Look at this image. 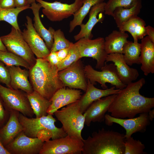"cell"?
<instances>
[{"mask_svg":"<svg viewBox=\"0 0 154 154\" xmlns=\"http://www.w3.org/2000/svg\"><path fill=\"white\" fill-rule=\"evenodd\" d=\"M104 121L106 124L108 126H111L114 123L123 127L126 131L125 134L126 139L137 132L144 133L147 127L150 124L147 113H141L137 117L127 119L116 118L106 114L105 116Z\"/></svg>","mask_w":154,"mask_h":154,"instance_id":"13","label":"cell"},{"mask_svg":"<svg viewBox=\"0 0 154 154\" xmlns=\"http://www.w3.org/2000/svg\"><path fill=\"white\" fill-rule=\"evenodd\" d=\"M0 50L3 51H7L6 47L3 43L0 37Z\"/></svg>","mask_w":154,"mask_h":154,"instance_id":"46","label":"cell"},{"mask_svg":"<svg viewBox=\"0 0 154 154\" xmlns=\"http://www.w3.org/2000/svg\"><path fill=\"white\" fill-rule=\"evenodd\" d=\"M141 52L139 58L141 69L147 76L154 73V43L147 36L141 39Z\"/></svg>","mask_w":154,"mask_h":154,"instance_id":"22","label":"cell"},{"mask_svg":"<svg viewBox=\"0 0 154 154\" xmlns=\"http://www.w3.org/2000/svg\"><path fill=\"white\" fill-rule=\"evenodd\" d=\"M146 25L145 21L137 16L123 23L119 29L122 32H129L133 37V42H137L139 39H141L147 35Z\"/></svg>","mask_w":154,"mask_h":154,"instance_id":"26","label":"cell"},{"mask_svg":"<svg viewBox=\"0 0 154 154\" xmlns=\"http://www.w3.org/2000/svg\"><path fill=\"white\" fill-rule=\"evenodd\" d=\"M0 37L8 51L22 58L31 67L35 64L37 58L24 39L21 30L12 27L9 34Z\"/></svg>","mask_w":154,"mask_h":154,"instance_id":"8","label":"cell"},{"mask_svg":"<svg viewBox=\"0 0 154 154\" xmlns=\"http://www.w3.org/2000/svg\"><path fill=\"white\" fill-rule=\"evenodd\" d=\"M0 60L7 66H19L30 69L31 67L24 59L12 52L0 50Z\"/></svg>","mask_w":154,"mask_h":154,"instance_id":"32","label":"cell"},{"mask_svg":"<svg viewBox=\"0 0 154 154\" xmlns=\"http://www.w3.org/2000/svg\"><path fill=\"white\" fill-rule=\"evenodd\" d=\"M11 78V88L20 90L27 94L34 91L29 80V70L19 66H7Z\"/></svg>","mask_w":154,"mask_h":154,"instance_id":"23","label":"cell"},{"mask_svg":"<svg viewBox=\"0 0 154 154\" xmlns=\"http://www.w3.org/2000/svg\"><path fill=\"white\" fill-rule=\"evenodd\" d=\"M14 0H0V7L3 9H11L15 7Z\"/></svg>","mask_w":154,"mask_h":154,"instance_id":"40","label":"cell"},{"mask_svg":"<svg viewBox=\"0 0 154 154\" xmlns=\"http://www.w3.org/2000/svg\"><path fill=\"white\" fill-rule=\"evenodd\" d=\"M105 2H103L93 6L89 12V19L85 24L80 26L81 29L78 34L74 36L75 41L82 38L92 39L93 35L92 31L95 25L98 22H101L104 18V7Z\"/></svg>","mask_w":154,"mask_h":154,"instance_id":"20","label":"cell"},{"mask_svg":"<svg viewBox=\"0 0 154 154\" xmlns=\"http://www.w3.org/2000/svg\"><path fill=\"white\" fill-rule=\"evenodd\" d=\"M109 62L115 66L119 78L123 84H127L136 80L139 75L136 69L131 68L126 63L122 54L111 53L108 54L105 63Z\"/></svg>","mask_w":154,"mask_h":154,"instance_id":"17","label":"cell"},{"mask_svg":"<svg viewBox=\"0 0 154 154\" xmlns=\"http://www.w3.org/2000/svg\"><path fill=\"white\" fill-rule=\"evenodd\" d=\"M80 59L81 58L78 49L75 43H73L70 47L67 56L60 61L57 66L58 71L66 68Z\"/></svg>","mask_w":154,"mask_h":154,"instance_id":"36","label":"cell"},{"mask_svg":"<svg viewBox=\"0 0 154 154\" xmlns=\"http://www.w3.org/2000/svg\"><path fill=\"white\" fill-rule=\"evenodd\" d=\"M0 83L11 88V78L9 71L5 64L0 60Z\"/></svg>","mask_w":154,"mask_h":154,"instance_id":"37","label":"cell"},{"mask_svg":"<svg viewBox=\"0 0 154 154\" xmlns=\"http://www.w3.org/2000/svg\"><path fill=\"white\" fill-rule=\"evenodd\" d=\"M9 112L8 120L0 128V139L4 146L12 142L24 129L19 119L20 112L13 110Z\"/></svg>","mask_w":154,"mask_h":154,"instance_id":"21","label":"cell"},{"mask_svg":"<svg viewBox=\"0 0 154 154\" xmlns=\"http://www.w3.org/2000/svg\"><path fill=\"white\" fill-rule=\"evenodd\" d=\"M124 154H146L144 150V144L139 140L134 139L131 136L125 139L124 143Z\"/></svg>","mask_w":154,"mask_h":154,"instance_id":"35","label":"cell"},{"mask_svg":"<svg viewBox=\"0 0 154 154\" xmlns=\"http://www.w3.org/2000/svg\"><path fill=\"white\" fill-rule=\"evenodd\" d=\"M139 0H108L104 7V14L112 16L115 9L117 7L130 8L134 6Z\"/></svg>","mask_w":154,"mask_h":154,"instance_id":"33","label":"cell"},{"mask_svg":"<svg viewBox=\"0 0 154 154\" xmlns=\"http://www.w3.org/2000/svg\"><path fill=\"white\" fill-rule=\"evenodd\" d=\"M82 140L67 135L44 141L39 154H82Z\"/></svg>","mask_w":154,"mask_h":154,"instance_id":"7","label":"cell"},{"mask_svg":"<svg viewBox=\"0 0 154 154\" xmlns=\"http://www.w3.org/2000/svg\"><path fill=\"white\" fill-rule=\"evenodd\" d=\"M53 43L50 51L57 52L64 48L69 47L73 43L66 39L64 33L60 29L55 31L52 29Z\"/></svg>","mask_w":154,"mask_h":154,"instance_id":"34","label":"cell"},{"mask_svg":"<svg viewBox=\"0 0 154 154\" xmlns=\"http://www.w3.org/2000/svg\"><path fill=\"white\" fill-rule=\"evenodd\" d=\"M58 76L64 87L86 91L88 79L85 75L84 66L81 59L59 71Z\"/></svg>","mask_w":154,"mask_h":154,"instance_id":"12","label":"cell"},{"mask_svg":"<svg viewBox=\"0 0 154 154\" xmlns=\"http://www.w3.org/2000/svg\"><path fill=\"white\" fill-rule=\"evenodd\" d=\"M16 7H21L28 5L27 0H14Z\"/></svg>","mask_w":154,"mask_h":154,"instance_id":"43","label":"cell"},{"mask_svg":"<svg viewBox=\"0 0 154 154\" xmlns=\"http://www.w3.org/2000/svg\"><path fill=\"white\" fill-rule=\"evenodd\" d=\"M104 0H82L83 5L73 15V19L70 22L69 32L71 33L78 26L82 24L84 18L94 5L104 2Z\"/></svg>","mask_w":154,"mask_h":154,"instance_id":"29","label":"cell"},{"mask_svg":"<svg viewBox=\"0 0 154 154\" xmlns=\"http://www.w3.org/2000/svg\"><path fill=\"white\" fill-rule=\"evenodd\" d=\"M125 135L102 128L83 139L82 154H124Z\"/></svg>","mask_w":154,"mask_h":154,"instance_id":"3","label":"cell"},{"mask_svg":"<svg viewBox=\"0 0 154 154\" xmlns=\"http://www.w3.org/2000/svg\"><path fill=\"white\" fill-rule=\"evenodd\" d=\"M30 106L36 117L47 115V111L51 104V101L45 98L36 92L33 91L27 94Z\"/></svg>","mask_w":154,"mask_h":154,"instance_id":"27","label":"cell"},{"mask_svg":"<svg viewBox=\"0 0 154 154\" xmlns=\"http://www.w3.org/2000/svg\"><path fill=\"white\" fill-rule=\"evenodd\" d=\"M51 65L57 66L60 60L57 56L56 52L50 51L49 54L45 58Z\"/></svg>","mask_w":154,"mask_h":154,"instance_id":"39","label":"cell"},{"mask_svg":"<svg viewBox=\"0 0 154 154\" xmlns=\"http://www.w3.org/2000/svg\"><path fill=\"white\" fill-rule=\"evenodd\" d=\"M26 19V28L22 32L23 37L37 58H45L49 54L50 50L34 29L32 19L28 16Z\"/></svg>","mask_w":154,"mask_h":154,"instance_id":"15","label":"cell"},{"mask_svg":"<svg viewBox=\"0 0 154 154\" xmlns=\"http://www.w3.org/2000/svg\"><path fill=\"white\" fill-rule=\"evenodd\" d=\"M142 7V1L139 0L132 7L126 9L122 7H117L114 10L112 16L115 21L118 29L123 24L131 18L140 13Z\"/></svg>","mask_w":154,"mask_h":154,"instance_id":"28","label":"cell"},{"mask_svg":"<svg viewBox=\"0 0 154 154\" xmlns=\"http://www.w3.org/2000/svg\"><path fill=\"white\" fill-rule=\"evenodd\" d=\"M140 43L127 40L123 46L122 53L127 64L130 66L134 64H140Z\"/></svg>","mask_w":154,"mask_h":154,"instance_id":"30","label":"cell"},{"mask_svg":"<svg viewBox=\"0 0 154 154\" xmlns=\"http://www.w3.org/2000/svg\"><path fill=\"white\" fill-rule=\"evenodd\" d=\"M146 31L147 35L151 41L154 43V28L148 25L146 26Z\"/></svg>","mask_w":154,"mask_h":154,"instance_id":"42","label":"cell"},{"mask_svg":"<svg viewBox=\"0 0 154 154\" xmlns=\"http://www.w3.org/2000/svg\"><path fill=\"white\" fill-rule=\"evenodd\" d=\"M82 94L80 90L76 89L65 87L60 89L51 99V104L47 113L54 115V112L78 100L81 97Z\"/></svg>","mask_w":154,"mask_h":154,"instance_id":"18","label":"cell"},{"mask_svg":"<svg viewBox=\"0 0 154 154\" xmlns=\"http://www.w3.org/2000/svg\"><path fill=\"white\" fill-rule=\"evenodd\" d=\"M52 115L48 114L39 117H29L20 113L19 119L23 128L24 133L30 137H38L40 133L44 130L51 132L52 139L67 135L62 127L58 128L56 126V120Z\"/></svg>","mask_w":154,"mask_h":154,"instance_id":"4","label":"cell"},{"mask_svg":"<svg viewBox=\"0 0 154 154\" xmlns=\"http://www.w3.org/2000/svg\"><path fill=\"white\" fill-rule=\"evenodd\" d=\"M0 154H10L2 144L0 139Z\"/></svg>","mask_w":154,"mask_h":154,"instance_id":"44","label":"cell"},{"mask_svg":"<svg viewBox=\"0 0 154 154\" xmlns=\"http://www.w3.org/2000/svg\"><path fill=\"white\" fill-rule=\"evenodd\" d=\"M145 83V78H141L120 90L109 107L108 112L110 115L117 118H132L137 114L148 113L153 108L154 98L145 97L139 92Z\"/></svg>","mask_w":154,"mask_h":154,"instance_id":"1","label":"cell"},{"mask_svg":"<svg viewBox=\"0 0 154 154\" xmlns=\"http://www.w3.org/2000/svg\"><path fill=\"white\" fill-rule=\"evenodd\" d=\"M36 1V0H27L28 4L29 5L35 2Z\"/></svg>","mask_w":154,"mask_h":154,"instance_id":"47","label":"cell"},{"mask_svg":"<svg viewBox=\"0 0 154 154\" xmlns=\"http://www.w3.org/2000/svg\"><path fill=\"white\" fill-rule=\"evenodd\" d=\"M0 98L9 112L13 110L28 117H32L34 116L27 93L23 91L5 87L0 84Z\"/></svg>","mask_w":154,"mask_h":154,"instance_id":"6","label":"cell"},{"mask_svg":"<svg viewBox=\"0 0 154 154\" xmlns=\"http://www.w3.org/2000/svg\"><path fill=\"white\" fill-rule=\"evenodd\" d=\"M128 35L125 32L114 30L104 39V48L108 54L123 53V46L127 41Z\"/></svg>","mask_w":154,"mask_h":154,"instance_id":"25","label":"cell"},{"mask_svg":"<svg viewBox=\"0 0 154 154\" xmlns=\"http://www.w3.org/2000/svg\"><path fill=\"white\" fill-rule=\"evenodd\" d=\"M116 95H111L102 98L91 104L83 114L85 125L89 126L92 122L103 121L106 113Z\"/></svg>","mask_w":154,"mask_h":154,"instance_id":"16","label":"cell"},{"mask_svg":"<svg viewBox=\"0 0 154 154\" xmlns=\"http://www.w3.org/2000/svg\"><path fill=\"white\" fill-rule=\"evenodd\" d=\"M9 112L5 108L0 98V128L3 127L8 120Z\"/></svg>","mask_w":154,"mask_h":154,"instance_id":"38","label":"cell"},{"mask_svg":"<svg viewBox=\"0 0 154 154\" xmlns=\"http://www.w3.org/2000/svg\"><path fill=\"white\" fill-rule=\"evenodd\" d=\"M104 39L99 37L94 39L82 38L75 43L81 58L84 57L92 58L96 61V68L101 69L105 64L108 55L104 48Z\"/></svg>","mask_w":154,"mask_h":154,"instance_id":"10","label":"cell"},{"mask_svg":"<svg viewBox=\"0 0 154 154\" xmlns=\"http://www.w3.org/2000/svg\"><path fill=\"white\" fill-rule=\"evenodd\" d=\"M41 8V5L38 3H37L35 2L31 4L30 9H31L34 16L33 25L36 32L44 40L47 46L50 50L53 43L52 28L50 27L47 29L42 23L39 16V11Z\"/></svg>","mask_w":154,"mask_h":154,"instance_id":"24","label":"cell"},{"mask_svg":"<svg viewBox=\"0 0 154 154\" xmlns=\"http://www.w3.org/2000/svg\"><path fill=\"white\" fill-rule=\"evenodd\" d=\"M148 114L149 120L150 121H152L154 118V109L151 110Z\"/></svg>","mask_w":154,"mask_h":154,"instance_id":"45","label":"cell"},{"mask_svg":"<svg viewBox=\"0 0 154 154\" xmlns=\"http://www.w3.org/2000/svg\"><path fill=\"white\" fill-rule=\"evenodd\" d=\"M114 86L109 88L101 89L96 87L88 79V85L85 93L78 100V104L81 113L83 114L94 102L109 95L117 94L120 90L115 89Z\"/></svg>","mask_w":154,"mask_h":154,"instance_id":"19","label":"cell"},{"mask_svg":"<svg viewBox=\"0 0 154 154\" xmlns=\"http://www.w3.org/2000/svg\"><path fill=\"white\" fill-rule=\"evenodd\" d=\"M78 100L56 111L54 114L62 124L67 135L83 140L82 132L85 125V117L80 110Z\"/></svg>","mask_w":154,"mask_h":154,"instance_id":"5","label":"cell"},{"mask_svg":"<svg viewBox=\"0 0 154 154\" xmlns=\"http://www.w3.org/2000/svg\"><path fill=\"white\" fill-rule=\"evenodd\" d=\"M29 80L34 91L50 100L55 93L64 87L58 76V68L44 58H37L29 70Z\"/></svg>","mask_w":154,"mask_h":154,"instance_id":"2","label":"cell"},{"mask_svg":"<svg viewBox=\"0 0 154 154\" xmlns=\"http://www.w3.org/2000/svg\"><path fill=\"white\" fill-rule=\"evenodd\" d=\"M70 47L61 49L56 52L60 61L64 60L67 56L69 52Z\"/></svg>","mask_w":154,"mask_h":154,"instance_id":"41","label":"cell"},{"mask_svg":"<svg viewBox=\"0 0 154 154\" xmlns=\"http://www.w3.org/2000/svg\"><path fill=\"white\" fill-rule=\"evenodd\" d=\"M36 1L43 8L42 11L43 14L52 22L60 21L73 15L83 5L82 0H75L70 4L57 1L53 2L43 0Z\"/></svg>","mask_w":154,"mask_h":154,"instance_id":"11","label":"cell"},{"mask_svg":"<svg viewBox=\"0 0 154 154\" xmlns=\"http://www.w3.org/2000/svg\"><path fill=\"white\" fill-rule=\"evenodd\" d=\"M44 141L38 138H32L20 133L5 147L10 154H39Z\"/></svg>","mask_w":154,"mask_h":154,"instance_id":"14","label":"cell"},{"mask_svg":"<svg viewBox=\"0 0 154 154\" xmlns=\"http://www.w3.org/2000/svg\"><path fill=\"white\" fill-rule=\"evenodd\" d=\"M85 75L87 79L94 85L97 82L101 84L103 89L108 86L106 83H109L117 89H122L127 85L123 83L118 76L115 66L113 63H105L100 71L94 69L91 65L88 64L84 66Z\"/></svg>","mask_w":154,"mask_h":154,"instance_id":"9","label":"cell"},{"mask_svg":"<svg viewBox=\"0 0 154 154\" xmlns=\"http://www.w3.org/2000/svg\"><path fill=\"white\" fill-rule=\"evenodd\" d=\"M30 5L21 7L3 9L0 7V22L3 21L11 25L12 27L20 30L17 21L19 14L22 11L30 9Z\"/></svg>","mask_w":154,"mask_h":154,"instance_id":"31","label":"cell"}]
</instances>
